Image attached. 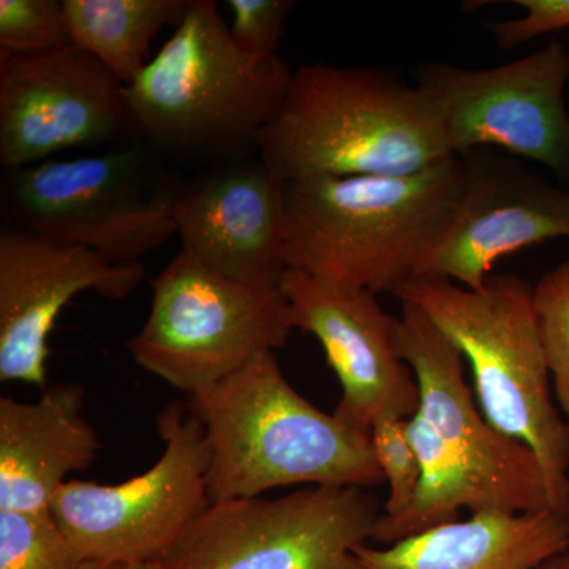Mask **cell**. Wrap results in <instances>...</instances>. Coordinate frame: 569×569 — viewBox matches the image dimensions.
<instances>
[{
  "mask_svg": "<svg viewBox=\"0 0 569 569\" xmlns=\"http://www.w3.org/2000/svg\"><path fill=\"white\" fill-rule=\"evenodd\" d=\"M463 181L462 157L410 176L284 181V266L325 282L396 295L417 279Z\"/></svg>",
  "mask_w": 569,
  "mask_h": 569,
  "instance_id": "6da1fadb",
  "label": "cell"
},
{
  "mask_svg": "<svg viewBox=\"0 0 569 569\" xmlns=\"http://www.w3.org/2000/svg\"><path fill=\"white\" fill-rule=\"evenodd\" d=\"M257 149L284 181L418 174L455 157L415 82L381 67L328 63L293 70Z\"/></svg>",
  "mask_w": 569,
  "mask_h": 569,
  "instance_id": "7a4b0ae2",
  "label": "cell"
},
{
  "mask_svg": "<svg viewBox=\"0 0 569 569\" xmlns=\"http://www.w3.org/2000/svg\"><path fill=\"white\" fill-rule=\"evenodd\" d=\"M187 406L204 427L211 503L290 486L367 489L385 482L370 436L299 395L274 351L258 355Z\"/></svg>",
  "mask_w": 569,
  "mask_h": 569,
  "instance_id": "3957f363",
  "label": "cell"
},
{
  "mask_svg": "<svg viewBox=\"0 0 569 569\" xmlns=\"http://www.w3.org/2000/svg\"><path fill=\"white\" fill-rule=\"evenodd\" d=\"M293 70L277 56L239 50L212 0L189 10L140 77L126 86L137 133L183 159L257 148L282 108Z\"/></svg>",
  "mask_w": 569,
  "mask_h": 569,
  "instance_id": "277c9868",
  "label": "cell"
},
{
  "mask_svg": "<svg viewBox=\"0 0 569 569\" xmlns=\"http://www.w3.org/2000/svg\"><path fill=\"white\" fill-rule=\"evenodd\" d=\"M395 296L417 306L458 348L482 415L535 452L550 508L569 516V426L553 403L533 287L515 274H492L479 290L417 277Z\"/></svg>",
  "mask_w": 569,
  "mask_h": 569,
  "instance_id": "5b68a950",
  "label": "cell"
},
{
  "mask_svg": "<svg viewBox=\"0 0 569 569\" xmlns=\"http://www.w3.org/2000/svg\"><path fill=\"white\" fill-rule=\"evenodd\" d=\"M151 287V312L127 350L141 369L190 397L258 355L276 353L293 332L280 287L236 282L183 250Z\"/></svg>",
  "mask_w": 569,
  "mask_h": 569,
  "instance_id": "8992f818",
  "label": "cell"
},
{
  "mask_svg": "<svg viewBox=\"0 0 569 569\" xmlns=\"http://www.w3.org/2000/svg\"><path fill=\"white\" fill-rule=\"evenodd\" d=\"M3 187L11 227L86 247L114 264L141 263L178 236V194L160 183L142 149L47 160L7 171Z\"/></svg>",
  "mask_w": 569,
  "mask_h": 569,
  "instance_id": "52a82bcc",
  "label": "cell"
},
{
  "mask_svg": "<svg viewBox=\"0 0 569 569\" xmlns=\"http://www.w3.org/2000/svg\"><path fill=\"white\" fill-rule=\"evenodd\" d=\"M157 430L164 449L144 473L121 485L69 479L52 498L51 516L82 560L159 563L211 505L203 425L171 400Z\"/></svg>",
  "mask_w": 569,
  "mask_h": 569,
  "instance_id": "ba28073f",
  "label": "cell"
},
{
  "mask_svg": "<svg viewBox=\"0 0 569 569\" xmlns=\"http://www.w3.org/2000/svg\"><path fill=\"white\" fill-rule=\"evenodd\" d=\"M366 489L309 486L279 498L213 501L159 569H361L380 518Z\"/></svg>",
  "mask_w": 569,
  "mask_h": 569,
  "instance_id": "9c48e42d",
  "label": "cell"
},
{
  "mask_svg": "<svg viewBox=\"0 0 569 569\" xmlns=\"http://www.w3.org/2000/svg\"><path fill=\"white\" fill-rule=\"evenodd\" d=\"M568 80L560 41L492 69L429 62L415 73L452 156L496 149L542 164L569 187Z\"/></svg>",
  "mask_w": 569,
  "mask_h": 569,
  "instance_id": "30bf717a",
  "label": "cell"
},
{
  "mask_svg": "<svg viewBox=\"0 0 569 569\" xmlns=\"http://www.w3.org/2000/svg\"><path fill=\"white\" fill-rule=\"evenodd\" d=\"M400 305L397 350L417 378V413L429 422L445 451L466 475L477 493L478 512L552 511L537 456L497 430L482 415L463 378V358L458 348L417 306Z\"/></svg>",
  "mask_w": 569,
  "mask_h": 569,
  "instance_id": "8fae6325",
  "label": "cell"
},
{
  "mask_svg": "<svg viewBox=\"0 0 569 569\" xmlns=\"http://www.w3.org/2000/svg\"><path fill=\"white\" fill-rule=\"evenodd\" d=\"M137 133L126 86L74 44L0 59V164L14 171Z\"/></svg>",
  "mask_w": 569,
  "mask_h": 569,
  "instance_id": "7c38bea8",
  "label": "cell"
},
{
  "mask_svg": "<svg viewBox=\"0 0 569 569\" xmlns=\"http://www.w3.org/2000/svg\"><path fill=\"white\" fill-rule=\"evenodd\" d=\"M462 160V187L418 277L479 290L501 258L569 238V187L553 186L496 149H477Z\"/></svg>",
  "mask_w": 569,
  "mask_h": 569,
  "instance_id": "4fadbf2b",
  "label": "cell"
},
{
  "mask_svg": "<svg viewBox=\"0 0 569 569\" xmlns=\"http://www.w3.org/2000/svg\"><path fill=\"white\" fill-rule=\"evenodd\" d=\"M280 290L293 329L316 337L332 367L342 399L335 415L370 436L381 419H410L419 388L396 342V317L377 295L348 290L307 272L287 269Z\"/></svg>",
  "mask_w": 569,
  "mask_h": 569,
  "instance_id": "5bb4252c",
  "label": "cell"
},
{
  "mask_svg": "<svg viewBox=\"0 0 569 569\" xmlns=\"http://www.w3.org/2000/svg\"><path fill=\"white\" fill-rule=\"evenodd\" d=\"M144 279L142 263L114 264L86 247L7 224L0 231V380L48 388V339L74 296L121 301Z\"/></svg>",
  "mask_w": 569,
  "mask_h": 569,
  "instance_id": "9a60e30c",
  "label": "cell"
},
{
  "mask_svg": "<svg viewBox=\"0 0 569 569\" xmlns=\"http://www.w3.org/2000/svg\"><path fill=\"white\" fill-rule=\"evenodd\" d=\"M284 179L263 160L212 171L176 197L181 250L252 287H280L284 266Z\"/></svg>",
  "mask_w": 569,
  "mask_h": 569,
  "instance_id": "2e32d148",
  "label": "cell"
},
{
  "mask_svg": "<svg viewBox=\"0 0 569 569\" xmlns=\"http://www.w3.org/2000/svg\"><path fill=\"white\" fill-rule=\"evenodd\" d=\"M82 407L77 383L44 388L36 402L0 399V511L51 512L67 477L96 462L102 445Z\"/></svg>",
  "mask_w": 569,
  "mask_h": 569,
  "instance_id": "e0dca14e",
  "label": "cell"
},
{
  "mask_svg": "<svg viewBox=\"0 0 569 569\" xmlns=\"http://www.w3.org/2000/svg\"><path fill=\"white\" fill-rule=\"evenodd\" d=\"M569 549V516L478 512L389 545L359 546L361 569H541Z\"/></svg>",
  "mask_w": 569,
  "mask_h": 569,
  "instance_id": "ac0fdd59",
  "label": "cell"
},
{
  "mask_svg": "<svg viewBox=\"0 0 569 569\" xmlns=\"http://www.w3.org/2000/svg\"><path fill=\"white\" fill-rule=\"evenodd\" d=\"M190 0H63L71 44L130 86L149 63L151 41L178 28Z\"/></svg>",
  "mask_w": 569,
  "mask_h": 569,
  "instance_id": "d6986e66",
  "label": "cell"
},
{
  "mask_svg": "<svg viewBox=\"0 0 569 569\" xmlns=\"http://www.w3.org/2000/svg\"><path fill=\"white\" fill-rule=\"evenodd\" d=\"M51 512L0 511V569H81Z\"/></svg>",
  "mask_w": 569,
  "mask_h": 569,
  "instance_id": "ffe728a7",
  "label": "cell"
},
{
  "mask_svg": "<svg viewBox=\"0 0 569 569\" xmlns=\"http://www.w3.org/2000/svg\"><path fill=\"white\" fill-rule=\"evenodd\" d=\"M71 44L63 0H0V59Z\"/></svg>",
  "mask_w": 569,
  "mask_h": 569,
  "instance_id": "44dd1931",
  "label": "cell"
},
{
  "mask_svg": "<svg viewBox=\"0 0 569 569\" xmlns=\"http://www.w3.org/2000/svg\"><path fill=\"white\" fill-rule=\"evenodd\" d=\"M533 302L553 395L569 426V258L539 279Z\"/></svg>",
  "mask_w": 569,
  "mask_h": 569,
  "instance_id": "7402d4cb",
  "label": "cell"
},
{
  "mask_svg": "<svg viewBox=\"0 0 569 569\" xmlns=\"http://www.w3.org/2000/svg\"><path fill=\"white\" fill-rule=\"evenodd\" d=\"M370 443L389 486L388 501L381 515L395 518L410 507L421 479V466L408 437L407 419H381L370 432Z\"/></svg>",
  "mask_w": 569,
  "mask_h": 569,
  "instance_id": "603a6c76",
  "label": "cell"
},
{
  "mask_svg": "<svg viewBox=\"0 0 569 569\" xmlns=\"http://www.w3.org/2000/svg\"><path fill=\"white\" fill-rule=\"evenodd\" d=\"M233 13L230 36L239 50L253 56H277L284 24L293 10L290 0H228Z\"/></svg>",
  "mask_w": 569,
  "mask_h": 569,
  "instance_id": "cb8c5ba5",
  "label": "cell"
},
{
  "mask_svg": "<svg viewBox=\"0 0 569 569\" xmlns=\"http://www.w3.org/2000/svg\"><path fill=\"white\" fill-rule=\"evenodd\" d=\"M515 3L526 11L523 17L488 26L501 51L515 50L546 33L569 28V0H516Z\"/></svg>",
  "mask_w": 569,
  "mask_h": 569,
  "instance_id": "d4e9b609",
  "label": "cell"
},
{
  "mask_svg": "<svg viewBox=\"0 0 569 569\" xmlns=\"http://www.w3.org/2000/svg\"><path fill=\"white\" fill-rule=\"evenodd\" d=\"M81 569H159L152 563H97L84 561Z\"/></svg>",
  "mask_w": 569,
  "mask_h": 569,
  "instance_id": "484cf974",
  "label": "cell"
},
{
  "mask_svg": "<svg viewBox=\"0 0 569 569\" xmlns=\"http://www.w3.org/2000/svg\"><path fill=\"white\" fill-rule=\"evenodd\" d=\"M541 569H569V549L560 556L553 557Z\"/></svg>",
  "mask_w": 569,
  "mask_h": 569,
  "instance_id": "4316f807",
  "label": "cell"
}]
</instances>
